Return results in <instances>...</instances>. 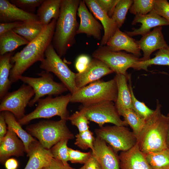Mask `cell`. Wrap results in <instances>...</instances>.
I'll use <instances>...</instances> for the list:
<instances>
[{"label":"cell","mask_w":169,"mask_h":169,"mask_svg":"<svg viewBox=\"0 0 169 169\" xmlns=\"http://www.w3.org/2000/svg\"><path fill=\"white\" fill-rule=\"evenodd\" d=\"M56 21L53 19L38 37L11 57V62L14 64L9 79L12 83L19 80L24 72L35 62L44 59L45 51L52 42Z\"/></svg>","instance_id":"cell-1"},{"label":"cell","mask_w":169,"mask_h":169,"mask_svg":"<svg viewBox=\"0 0 169 169\" xmlns=\"http://www.w3.org/2000/svg\"><path fill=\"white\" fill-rule=\"evenodd\" d=\"M80 0H61L52 44L60 57L75 43L79 27L76 18Z\"/></svg>","instance_id":"cell-2"},{"label":"cell","mask_w":169,"mask_h":169,"mask_svg":"<svg viewBox=\"0 0 169 169\" xmlns=\"http://www.w3.org/2000/svg\"><path fill=\"white\" fill-rule=\"evenodd\" d=\"M161 105L157 100L154 113L146 120L144 125L137 138L140 150L144 154L167 148L166 138L169 120L161 112Z\"/></svg>","instance_id":"cell-3"},{"label":"cell","mask_w":169,"mask_h":169,"mask_svg":"<svg viewBox=\"0 0 169 169\" xmlns=\"http://www.w3.org/2000/svg\"><path fill=\"white\" fill-rule=\"evenodd\" d=\"M117 87L114 78L108 81L98 80L77 90L71 94L70 102L88 106L106 101L115 102Z\"/></svg>","instance_id":"cell-4"},{"label":"cell","mask_w":169,"mask_h":169,"mask_svg":"<svg viewBox=\"0 0 169 169\" xmlns=\"http://www.w3.org/2000/svg\"><path fill=\"white\" fill-rule=\"evenodd\" d=\"M66 120H43L28 125L27 131L36 138L44 148L50 149L54 145L65 139H73L74 134L66 125Z\"/></svg>","instance_id":"cell-5"},{"label":"cell","mask_w":169,"mask_h":169,"mask_svg":"<svg viewBox=\"0 0 169 169\" xmlns=\"http://www.w3.org/2000/svg\"><path fill=\"white\" fill-rule=\"evenodd\" d=\"M71 95L68 93L54 98L52 95H48L45 98L40 99L34 110L17 120L21 125H26L34 119L49 118L55 116L67 120L70 116L67 107L70 102Z\"/></svg>","instance_id":"cell-6"},{"label":"cell","mask_w":169,"mask_h":169,"mask_svg":"<svg viewBox=\"0 0 169 169\" xmlns=\"http://www.w3.org/2000/svg\"><path fill=\"white\" fill-rule=\"evenodd\" d=\"M41 69L53 73L67 88L71 94L78 90L75 83L76 73L72 71L63 61L51 43L45 52V58L41 62Z\"/></svg>","instance_id":"cell-7"},{"label":"cell","mask_w":169,"mask_h":169,"mask_svg":"<svg viewBox=\"0 0 169 169\" xmlns=\"http://www.w3.org/2000/svg\"><path fill=\"white\" fill-rule=\"evenodd\" d=\"M96 136L104 141L117 153L127 151L135 146L137 139L125 126H107L95 130Z\"/></svg>","instance_id":"cell-8"},{"label":"cell","mask_w":169,"mask_h":169,"mask_svg":"<svg viewBox=\"0 0 169 169\" xmlns=\"http://www.w3.org/2000/svg\"><path fill=\"white\" fill-rule=\"evenodd\" d=\"M40 77L33 78L22 76L19 80L30 86L33 90L35 95L30 101L28 106H33L41 98L45 95L58 96L68 90L62 83L54 80L53 75L44 70L37 74Z\"/></svg>","instance_id":"cell-9"},{"label":"cell","mask_w":169,"mask_h":169,"mask_svg":"<svg viewBox=\"0 0 169 169\" xmlns=\"http://www.w3.org/2000/svg\"><path fill=\"white\" fill-rule=\"evenodd\" d=\"M79 110L89 121L97 123L100 127L107 123L117 126L128 125L121 119L113 101H104L88 106L82 105Z\"/></svg>","instance_id":"cell-10"},{"label":"cell","mask_w":169,"mask_h":169,"mask_svg":"<svg viewBox=\"0 0 169 169\" xmlns=\"http://www.w3.org/2000/svg\"><path fill=\"white\" fill-rule=\"evenodd\" d=\"M94 58L105 64L116 74L127 76L128 69L132 67L140 58L124 52H114L108 49L105 46L100 45L92 54Z\"/></svg>","instance_id":"cell-11"},{"label":"cell","mask_w":169,"mask_h":169,"mask_svg":"<svg viewBox=\"0 0 169 169\" xmlns=\"http://www.w3.org/2000/svg\"><path fill=\"white\" fill-rule=\"evenodd\" d=\"M34 95L30 86L23 84L17 90L8 92L0 100V111L10 112L17 120L21 119L25 115V108Z\"/></svg>","instance_id":"cell-12"},{"label":"cell","mask_w":169,"mask_h":169,"mask_svg":"<svg viewBox=\"0 0 169 169\" xmlns=\"http://www.w3.org/2000/svg\"><path fill=\"white\" fill-rule=\"evenodd\" d=\"M113 73L114 72L104 62L94 58L84 71L76 73V86L79 89Z\"/></svg>","instance_id":"cell-13"},{"label":"cell","mask_w":169,"mask_h":169,"mask_svg":"<svg viewBox=\"0 0 169 169\" xmlns=\"http://www.w3.org/2000/svg\"><path fill=\"white\" fill-rule=\"evenodd\" d=\"M77 14L80 23L77 34L84 33L89 37L92 36L97 40H101L103 26L89 11L83 0L80 1Z\"/></svg>","instance_id":"cell-14"},{"label":"cell","mask_w":169,"mask_h":169,"mask_svg":"<svg viewBox=\"0 0 169 169\" xmlns=\"http://www.w3.org/2000/svg\"><path fill=\"white\" fill-rule=\"evenodd\" d=\"M162 28L161 26L155 28L151 31L142 36L140 40L136 41L143 54V57L140 58V61L150 59L153 52L169 46L164 39Z\"/></svg>","instance_id":"cell-15"},{"label":"cell","mask_w":169,"mask_h":169,"mask_svg":"<svg viewBox=\"0 0 169 169\" xmlns=\"http://www.w3.org/2000/svg\"><path fill=\"white\" fill-rule=\"evenodd\" d=\"M13 129L8 126L6 136L0 141V161L2 164L11 156L19 157L26 152L24 144Z\"/></svg>","instance_id":"cell-16"},{"label":"cell","mask_w":169,"mask_h":169,"mask_svg":"<svg viewBox=\"0 0 169 169\" xmlns=\"http://www.w3.org/2000/svg\"><path fill=\"white\" fill-rule=\"evenodd\" d=\"M92 153L102 169H120L119 156L104 141L97 136Z\"/></svg>","instance_id":"cell-17"},{"label":"cell","mask_w":169,"mask_h":169,"mask_svg":"<svg viewBox=\"0 0 169 169\" xmlns=\"http://www.w3.org/2000/svg\"><path fill=\"white\" fill-rule=\"evenodd\" d=\"M141 23L138 28H133L131 31H125L129 36L141 35L143 36L150 32L151 29L157 27L169 25L168 22L157 14L153 9L146 15L137 14L133 19L131 24Z\"/></svg>","instance_id":"cell-18"},{"label":"cell","mask_w":169,"mask_h":169,"mask_svg":"<svg viewBox=\"0 0 169 169\" xmlns=\"http://www.w3.org/2000/svg\"><path fill=\"white\" fill-rule=\"evenodd\" d=\"M105 46L108 49L112 51L124 50L139 58L141 55V50L136 40L118 28Z\"/></svg>","instance_id":"cell-19"},{"label":"cell","mask_w":169,"mask_h":169,"mask_svg":"<svg viewBox=\"0 0 169 169\" xmlns=\"http://www.w3.org/2000/svg\"><path fill=\"white\" fill-rule=\"evenodd\" d=\"M90 12L101 22L104 30L100 45L105 46L114 34L117 27L115 21L100 7L96 0H83Z\"/></svg>","instance_id":"cell-20"},{"label":"cell","mask_w":169,"mask_h":169,"mask_svg":"<svg viewBox=\"0 0 169 169\" xmlns=\"http://www.w3.org/2000/svg\"><path fill=\"white\" fill-rule=\"evenodd\" d=\"M37 14L26 12L7 0H0L1 23L38 21Z\"/></svg>","instance_id":"cell-21"},{"label":"cell","mask_w":169,"mask_h":169,"mask_svg":"<svg viewBox=\"0 0 169 169\" xmlns=\"http://www.w3.org/2000/svg\"><path fill=\"white\" fill-rule=\"evenodd\" d=\"M27 153L29 160L24 169H43L49 164L53 158L50 149L44 148L37 140L31 144Z\"/></svg>","instance_id":"cell-22"},{"label":"cell","mask_w":169,"mask_h":169,"mask_svg":"<svg viewBox=\"0 0 169 169\" xmlns=\"http://www.w3.org/2000/svg\"><path fill=\"white\" fill-rule=\"evenodd\" d=\"M120 169H151L137 143L119 155Z\"/></svg>","instance_id":"cell-23"},{"label":"cell","mask_w":169,"mask_h":169,"mask_svg":"<svg viewBox=\"0 0 169 169\" xmlns=\"http://www.w3.org/2000/svg\"><path fill=\"white\" fill-rule=\"evenodd\" d=\"M127 76L116 74L114 77L117 87V97L115 104L120 116H122L125 110L132 107L131 93L127 83Z\"/></svg>","instance_id":"cell-24"},{"label":"cell","mask_w":169,"mask_h":169,"mask_svg":"<svg viewBox=\"0 0 169 169\" xmlns=\"http://www.w3.org/2000/svg\"><path fill=\"white\" fill-rule=\"evenodd\" d=\"M61 0H44L38 7L37 15L44 26L48 25L53 19L57 20L59 18Z\"/></svg>","instance_id":"cell-25"},{"label":"cell","mask_w":169,"mask_h":169,"mask_svg":"<svg viewBox=\"0 0 169 169\" xmlns=\"http://www.w3.org/2000/svg\"><path fill=\"white\" fill-rule=\"evenodd\" d=\"M12 52L0 56V99L8 92L12 82L9 79L10 72L13 65L11 62Z\"/></svg>","instance_id":"cell-26"},{"label":"cell","mask_w":169,"mask_h":169,"mask_svg":"<svg viewBox=\"0 0 169 169\" xmlns=\"http://www.w3.org/2000/svg\"><path fill=\"white\" fill-rule=\"evenodd\" d=\"M29 42L12 30L0 35V56L12 52L18 47Z\"/></svg>","instance_id":"cell-27"},{"label":"cell","mask_w":169,"mask_h":169,"mask_svg":"<svg viewBox=\"0 0 169 169\" xmlns=\"http://www.w3.org/2000/svg\"><path fill=\"white\" fill-rule=\"evenodd\" d=\"M1 112L8 126L11 127L18 137L23 141L27 153L31 144L36 140L27 131L22 128V125L12 113L8 111H3Z\"/></svg>","instance_id":"cell-28"},{"label":"cell","mask_w":169,"mask_h":169,"mask_svg":"<svg viewBox=\"0 0 169 169\" xmlns=\"http://www.w3.org/2000/svg\"><path fill=\"white\" fill-rule=\"evenodd\" d=\"M154 56L148 60L136 62L131 68L135 70H144L147 71L148 68L153 65L167 66L169 68V46L158 50Z\"/></svg>","instance_id":"cell-29"},{"label":"cell","mask_w":169,"mask_h":169,"mask_svg":"<svg viewBox=\"0 0 169 169\" xmlns=\"http://www.w3.org/2000/svg\"><path fill=\"white\" fill-rule=\"evenodd\" d=\"M45 26L39 21L22 22L13 30L30 42L39 35Z\"/></svg>","instance_id":"cell-30"},{"label":"cell","mask_w":169,"mask_h":169,"mask_svg":"<svg viewBox=\"0 0 169 169\" xmlns=\"http://www.w3.org/2000/svg\"><path fill=\"white\" fill-rule=\"evenodd\" d=\"M151 169L169 168V149L144 154Z\"/></svg>","instance_id":"cell-31"},{"label":"cell","mask_w":169,"mask_h":169,"mask_svg":"<svg viewBox=\"0 0 169 169\" xmlns=\"http://www.w3.org/2000/svg\"><path fill=\"white\" fill-rule=\"evenodd\" d=\"M122 116L123 120L130 126L137 139L143 127L146 120L139 116L132 109L125 110Z\"/></svg>","instance_id":"cell-32"},{"label":"cell","mask_w":169,"mask_h":169,"mask_svg":"<svg viewBox=\"0 0 169 169\" xmlns=\"http://www.w3.org/2000/svg\"><path fill=\"white\" fill-rule=\"evenodd\" d=\"M127 78L131 96L132 109L141 118L146 120L151 115L154 110L149 108L144 102L139 101L136 99L133 91L131 74H128Z\"/></svg>","instance_id":"cell-33"},{"label":"cell","mask_w":169,"mask_h":169,"mask_svg":"<svg viewBox=\"0 0 169 169\" xmlns=\"http://www.w3.org/2000/svg\"><path fill=\"white\" fill-rule=\"evenodd\" d=\"M133 2L132 0H119L116 4L111 18L115 21L118 28L124 23L126 15Z\"/></svg>","instance_id":"cell-34"},{"label":"cell","mask_w":169,"mask_h":169,"mask_svg":"<svg viewBox=\"0 0 169 169\" xmlns=\"http://www.w3.org/2000/svg\"><path fill=\"white\" fill-rule=\"evenodd\" d=\"M69 140L63 139L58 142L50 149L53 158L59 160L64 164L67 165L69 161V147L67 143Z\"/></svg>","instance_id":"cell-35"},{"label":"cell","mask_w":169,"mask_h":169,"mask_svg":"<svg viewBox=\"0 0 169 169\" xmlns=\"http://www.w3.org/2000/svg\"><path fill=\"white\" fill-rule=\"evenodd\" d=\"M74 144L80 148L87 150L90 148L91 152L94 151V143L95 138L93 133L89 130L79 132L75 136Z\"/></svg>","instance_id":"cell-36"},{"label":"cell","mask_w":169,"mask_h":169,"mask_svg":"<svg viewBox=\"0 0 169 169\" xmlns=\"http://www.w3.org/2000/svg\"><path fill=\"white\" fill-rule=\"evenodd\" d=\"M155 0H134L129 12L135 15L146 14L153 9Z\"/></svg>","instance_id":"cell-37"},{"label":"cell","mask_w":169,"mask_h":169,"mask_svg":"<svg viewBox=\"0 0 169 169\" xmlns=\"http://www.w3.org/2000/svg\"><path fill=\"white\" fill-rule=\"evenodd\" d=\"M68 120L71 124L76 126L79 132L89 130V120L81 111H76L69 116Z\"/></svg>","instance_id":"cell-38"},{"label":"cell","mask_w":169,"mask_h":169,"mask_svg":"<svg viewBox=\"0 0 169 169\" xmlns=\"http://www.w3.org/2000/svg\"><path fill=\"white\" fill-rule=\"evenodd\" d=\"M44 0H11V3L23 11L34 13L36 8L39 7Z\"/></svg>","instance_id":"cell-39"},{"label":"cell","mask_w":169,"mask_h":169,"mask_svg":"<svg viewBox=\"0 0 169 169\" xmlns=\"http://www.w3.org/2000/svg\"><path fill=\"white\" fill-rule=\"evenodd\" d=\"M69 161L72 163L84 164L88 161L92 154V152H83L69 147Z\"/></svg>","instance_id":"cell-40"},{"label":"cell","mask_w":169,"mask_h":169,"mask_svg":"<svg viewBox=\"0 0 169 169\" xmlns=\"http://www.w3.org/2000/svg\"><path fill=\"white\" fill-rule=\"evenodd\" d=\"M153 9L169 23V2L166 0H155Z\"/></svg>","instance_id":"cell-41"},{"label":"cell","mask_w":169,"mask_h":169,"mask_svg":"<svg viewBox=\"0 0 169 169\" xmlns=\"http://www.w3.org/2000/svg\"><path fill=\"white\" fill-rule=\"evenodd\" d=\"M98 4L111 18L115 7L119 0H96Z\"/></svg>","instance_id":"cell-42"},{"label":"cell","mask_w":169,"mask_h":169,"mask_svg":"<svg viewBox=\"0 0 169 169\" xmlns=\"http://www.w3.org/2000/svg\"><path fill=\"white\" fill-rule=\"evenodd\" d=\"M90 61V57L86 55H79L77 58L75 63V67L78 73L84 71L89 65Z\"/></svg>","instance_id":"cell-43"},{"label":"cell","mask_w":169,"mask_h":169,"mask_svg":"<svg viewBox=\"0 0 169 169\" xmlns=\"http://www.w3.org/2000/svg\"><path fill=\"white\" fill-rule=\"evenodd\" d=\"M44 169H75L71 167L69 164H64L59 160L53 158L49 164L44 168Z\"/></svg>","instance_id":"cell-44"},{"label":"cell","mask_w":169,"mask_h":169,"mask_svg":"<svg viewBox=\"0 0 169 169\" xmlns=\"http://www.w3.org/2000/svg\"><path fill=\"white\" fill-rule=\"evenodd\" d=\"M23 22H16L7 23H0V35L9 31L13 30Z\"/></svg>","instance_id":"cell-45"},{"label":"cell","mask_w":169,"mask_h":169,"mask_svg":"<svg viewBox=\"0 0 169 169\" xmlns=\"http://www.w3.org/2000/svg\"><path fill=\"white\" fill-rule=\"evenodd\" d=\"M85 169H102L100 164L92 154L84 165Z\"/></svg>","instance_id":"cell-46"},{"label":"cell","mask_w":169,"mask_h":169,"mask_svg":"<svg viewBox=\"0 0 169 169\" xmlns=\"http://www.w3.org/2000/svg\"><path fill=\"white\" fill-rule=\"evenodd\" d=\"M4 118L1 113L0 115V141L6 136L8 131V127Z\"/></svg>","instance_id":"cell-47"},{"label":"cell","mask_w":169,"mask_h":169,"mask_svg":"<svg viewBox=\"0 0 169 169\" xmlns=\"http://www.w3.org/2000/svg\"><path fill=\"white\" fill-rule=\"evenodd\" d=\"M4 165L6 169H17L18 164L17 160L10 158L6 161Z\"/></svg>","instance_id":"cell-48"},{"label":"cell","mask_w":169,"mask_h":169,"mask_svg":"<svg viewBox=\"0 0 169 169\" xmlns=\"http://www.w3.org/2000/svg\"><path fill=\"white\" fill-rule=\"evenodd\" d=\"M166 144L167 148L169 149V130L167 136Z\"/></svg>","instance_id":"cell-49"},{"label":"cell","mask_w":169,"mask_h":169,"mask_svg":"<svg viewBox=\"0 0 169 169\" xmlns=\"http://www.w3.org/2000/svg\"><path fill=\"white\" fill-rule=\"evenodd\" d=\"M79 169H85V167L84 166V165L83 166H82V167H81Z\"/></svg>","instance_id":"cell-50"},{"label":"cell","mask_w":169,"mask_h":169,"mask_svg":"<svg viewBox=\"0 0 169 169\" xmlns=\"http://www.w3.org/2000/svg\"><path fill=\"white\" fill-rule=\"evenodd\" d=\"M167 117L168 119L169 120V113L167 114Z\"/></svg>","instance_id":"cell-51"},{"label":"cell","mask_w":169,"mask_h":169,"mask_svg":"<svg viewBox=\"0 0 169 169\" xmlns=\"http://www.w3.org/2000/svg\"><path fill=\"white\" fill-rule=\"evenodd\" d=\"M167 169H169V168Z\"/></svg>","instance_id":"cell-52"},{"label":"cell","mask_w":169,"mask_h":169,"mask_svg":"<svg viewBox=\"0 0 169 169\" xmlns=\"http://www.w3.org/2000/svg\"><path fill=\"white\" fill-rule=\"evenodd\" d=\"M44 169V168H43V169Z\"/></svg>","instance_id":"cell-53"}]
</instances>
